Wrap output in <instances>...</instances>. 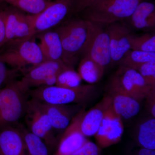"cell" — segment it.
I'll list each match as a JSON object with an SVG mask.
<instances>
[{
	"mask_svg": "<svg viewBox=\"0 0 155 155\" xmlns=\"http://www.w3.org/2000/svg\"><path fill=\"white\" fill-rule=\"evenodd\" d=\"M144 0H96L81 12L83 19L110 24L129 18Z\"/></svg>",
	"mask_w": 155,
	"mask_h": 155,
	"instance_id": "6da1fadb",
	"label": "cell"
},
{
	"mask_svg": "<svg viewBox=\"0 0 155 155\" xmlns=\"http://www.w3.org/2000/svg\"><path fill=\"white\" fill-rule=\"evenodd\" d=\"M94 84H81L74 88L52 85L41 86L30 89L28 94L32 99L51 104H82L91 100L97 93Z\"/></svg>",
	"mask_w": 155,
	"mask_h": 155,
	"instance_id": "7a4b0ae2",
	"label": "cell"
},
{
	"mask_svg": "<svg viewBox=\"0 0 155 155\" xmlns=\"http://www.w3.org/2000/svg\"><path fill=\"white\" fill-rule=\"evenodd\" d=\"M90 21L73 19L65 22L54 29L61 38L63 50L62 60L73 68L78 57L82 54L86 43Z\"/></svg>",
	"mask_w": 155,
	"mask_h": 155,
	"instance_id": "3957f363",
	"label": "cell"
},
{
	"mask_svg": "<svg viewBox=\"0 0 155 155\" xmlns=\"http://www.w3.org/2000/svg\"><path fill=\"white\" fill-rule=\"evenodd\" d=\"M29 91L14 80L0 89V128L12 126L24 115Z\"/></svg>",
	"mask_w": 155,
	"mask_h": 155,
	"instance_id": "277c9868",
	"label": "cell"
},
{
	"mask_svg": "<svg viewBox=\"0 0 155 155\" xmlns=\"http://www.w3.org/2000/svg\"><path fill=\"white\" fill-rule=\"evenodd\" d=\"M35 36L6 43L0 50V61L17 69L36 66L45 61Z\"/></svg>",
	"mask_w": 155,
	"mask_h": 155,
	"instance_id": "5b68a950",
	"label": "cell"
},
{
	"mask_svg": "<svg viewBox=\"0 0 155 155\" xmlns=\"http://www.w3.org/2000/svg\"><path fill=\"white\" fill-rule=\"evenodd\" d=\"M108 90L109 93L127 95L140 102L155 88L149 85L137 70L120 66L111 78Z\"/></svg>",
	"mask_w": 155,
	"mask_h": 155,
	"instance_id": "8992f818",
	"label": "cell"
},
{
	"mask_svg": "<svg viewBox=\"0 0 155 155\" xmlns=\"http://www.w3.org/2000/svg\"><path fill=\"white\" fill-rule=\"evenodd\" d=\"M24 115L29 131L41 139L49 149L55 146L54 129L41 103L32 98L27 101Z\"/></svg>",
	"mask_w": 155,
	"mask_h": 155,
	"instance_id": "52a82bcc",
	"label": "cell"
},
{
	"mask_svg": "<svg viewBox=\"0 0 155 155\" xmlns=\"http://www.w3.org/2000/svg\"><path fill=\"white\" fill-rule=\"evenodd\" d=\"M102 25L90 22L87 38L82 54L89 56L105 68L111 63L110 49L107 32Z\"/></svg>",
	"mask_w": 155,
	"mask_h": 155,
	"instance_id": "ba28073f",
	"label": "cell"
},
{
	"mask_svg": "<svg viewBox=\"0 0 155 155\" xmlns=\"http://www.w3.org/2000/svg\"><path fill=\"white\" fill-rule=\"evenodd\" d=\"M69 67L61 60L45 61L31 67L20 81L28 90L35 87L52 86L55 85L58 75Z\"/></svg>",
	"mask_w": 155,
	"mask_h": 155,
	"instance_id": "9c48e42d",
	"label": "cell"
},
{
	"mask_svg": "<svg viewBox=\"0 0 155 155\" xmlns=\"http://www.w3.org/2000/svg\"><path fill=\"white\" fill-rule=\"evenodd\" d=\"M6 43L30 38L36 35L34 15H26L14 7L4 11Z\"/></svg>",
	"mask_w": 155,
	"mask_h": 155,
	"instance_id": "30bf717a",
	"label": "cell"
},
{
	"mask_svg": "<svg viewBox=\"0 0 155 155\" xmlns=\"http://www.w3.org/2000/svg\"><path fill=\"white\" fill-rule=\"evenodd\" d=\"M74 0H55L39 14L34 15L35 34L55 27L72 14Z\"/></svg>",
	"mask_w": 155,
	"mask_h": 155,
	"instance_id": "8fae6325",
	"label": "cell"
},
{
	"mask_svg": "<svg viewBox=\"0 0 155 155\" xmlns=\"http://www.w3.org/2000/svg\"><path fill=\"white\" fill-rule=\"evenodd\" d=\"M123 132L122 119L114 112L111 103L94 135L97 145L106 148L116 144L121 140Z\"/></svg>",
	"mask_w": 155,
	"mask_h": 155,
	"instance_id": "7c38bea8",
	"label": "cell"
},
{
	"mask_svg": "<svg viewBox=\"0 0 155 155\" xmlns=\"http://www.w3.org/2000/svg\"><path fill=\"white\" fill-rule=\"evenodd\" d=\"M109 25L106 30L110 41L111 63H120L123 57L131 50V32L126 24L120 21Z\"/></svg>",
	"mask_w": 155,
	"mask_h": 155,
	"instance_id": "4fadbf2b",
	"label": "cell"
},
{
	"mask_svg": "<svg viewBox=\"0 0 155 155\" xmlns=\"http://www.w3.org/2000/svg\"><path fill=\"white\" fill-rule=\"evenodd\" d=\"M84 111H81L72 118L65 130L55 155H72L87 140L80 129L81 117Z\"/></svg>",
	"mask_w": 155,
	"mask_h": 155,
	"instance_id": "5bb4252c",
	"label": "cell"
},
{
	"mask_svg": "<svg viewBox=\"0 0 155 155\" xmlns=\"http://www.w3.org/2000/svg\"><path fill=\"white\" fill-rule=\"evenodd\" d=\"M111 103L110 96L107 95L89 110L84 112L81 119L80 127L84 136H94Z\"/></svg>",
	"mask_w": 155,
	"mask_h": 155,
	"instance_id": "9a60e30c",
	"label": "cell"
},
{
	"mask_svg": "<svg viewBox=\"0 0 155 155\" xmlns=\"http://www.w3.org/2000/svg\"><path fill=\"white\" fill-rule=\"evenodd\" d=\"M25 155L21 130L12 126L0 128V155Z\"/></svg>",
	"mask_w": 155,
	"mask_h": 155,
	"instance_id": "2e32d148",
	"label": "cell"
},
{
	"mask_svg": "<svg viewBox=\"0 0 155 155\" xmlns=\"http://www.w3.org/2000/svg\"><path fill=\"white\" fill-rule=\"evenodd\" d=\"M38 34V44L45 61H62L63 47L58 32L50 29Z\"/></svg>",
	"mask_w": 155,
	"mask_h": 155,
	"instance_id": "e0dca14e",
	"label": "cell"
},
{
	"mask_svg": "<svg viewBox=\"0 0 155 155\" xmlns=\"http://www.w3.org/2000/svg\"><path fill=\"white\" fill-rule=\"evenodd\" d=\"M114 112L121 119H130L140 111V102L132 97L118 93H109Z\"/></svg>",
	"mask_w": 155,
	"mask_h": 155,
	"instance_id": "ac0fdd59",
	"label": "cell"
},
{
	"mask_svg": "<svg viewBox=\"0 0 155 155\" xmlns=\"http://www.w3.org/2000/svg\"><path fill=\"white\" fill-rule=\"evenodd\" d=\"M41 103L54 129L65 130L72 121L73 114L72 109L67 105Z\"/></svg>",
	"mask_w": 155,
	"mask_h": 155,
	"instance_id": "d6986e66",
	"label": "cell"
},
{
	"mask_svg": "<svg viewBox=\"0 0 155 155\" xmlns=\"http://www.w3.org/2000/svg\"><path fill=\"white\" fill-rule=\"evenodd\" d=\"M132 25L141 29L154 27L155 6L150 2L142 1L138 4L129 17Z\"/></svg>",
	"mask_w": 155,
	"mask_h": 155,
	"instance_id": "ffe728a7",
	"label": "cell"
},
{
	"mask_svg": "<svg viewBox=\"0 0 155 155\" xmlns=\"http://www.w3.org/2000/svg\"><path fill=\"white\" fill-rule=\"evenodd\" d=\"M104 69V67L98 64L89 56L83 54L78 72L82 80L89 84H94L101 79Z\"/></svg>",
	"mask_w": 155,
	"mask_h": 155,
	"instance_id": "44dd1931",
	"label": "cell"
},
{
	"mask_svg": "<svg viewBox=\"0 0 155 155\" xmlns=\"http://www.w3.org/2000/svg\"><path fill=\"white\" fill-rule=\"evenodd\" d=\"M137 141L140 147L155 150V118L147 119L139 126Z\"/></svg>",
	"mask_w": 155,
	"mask_h": 155,
	"instance_id": "7402d4cb",
	"label": "cell"
},
{
	"mask_svg": "<svg viewBox=\"0 0 155 155\" xmlns=\"http://www.w3.org/2000/svg\"><path fill=\"white\" fill-rule=\"evenodd\" d=\"M20 130L27 155H49V149L41 139L25 129Z\"/></svg>",
	"mask_w": 155,
	"mask_h": 155,
	"instance_id": "603a6c76",
	"label": "cell"
},
{
	"mask_svg": "<svg viewBox=\"0 0 155 155\" xmlns=\"http://www.w3.org/2000/svg\"><path fill=\"white\" fill-rule=\"evenodd\" d=\"M150 62H155V53L130 50L120 61V66L135 69L139 66Z\"/></svg>",
	"mask_w": 155,
	"mask_h": 155,
	"instance_id": "cb8c5ba5",
	"label": "cell"
},
{
	"mask_svg": "<svg viewBox=\"0 0 155 155\" xmlns=\"http://www.w3.org/2000/svg\"><path fill=\"white\" fill-rule=\"evenodd\" d=\"M22 11L36 15L43 11L51 2L47 0H2Z\"/></svg>",
	"mask_w": 155,
	"mask_h": 155,
	"instance_id": "d4e9b609",
	"label": "cell"
},
{
	"mask_svg": "<svg viewBox=\"0 0 155 155\" xmlns=\"http://www.w3.org/2000/svg\"><path fill=\"white\" fill-rule=\"evenodd\" d=\"M130 41L131 50L155 53L154 34L147 33L140 36H136L131 34Z\"/></svg>",
	"mask_w": 155,
	"mask_h": 155,
	"instance_id": "484cf974",
	"label": "cell"
},
{
	"mask_svg": "<svg viewBox=\"0 0 155 155\" xmlns=\"http://www.w3.org/2000/svg\"><path fill=\"white\" fill-rule=\"evenodd\" d=\"M81 77L72 67L64 69L58 75L55 85L65 88H74L80 86Z\"/></svg>",
	"mask_w": 155,
	"mask_h": 155,
	"instance_id": "4316f807",
	"label": "cell"
},
{
	"mask_svg": "<svg viewBox=\"0 0 155 155\" xmlns=\"http://www.w3.org/2000/svg\"><path fill=\"white\" fill-rule=\"evenodd\" d=\"M149 85L155 88V62L145 63L136 68Z\"/></svg>",
	"mask_w": 155,
	"mask_h": 155,
	"instance_id": "83f0119b",
	"label": "cell"
},
{
	"mask_svg": "<svg viewBox=\"0 0 155 155\" xmlns=\"http://www.w3.org/2000/svg\"><path fill=\"white\" fill-rule=\"evenodd\" d=\"M100 147L94 143L87 140L72 155H100Z\"/></svg>",
	"mask_w": 155,
	"mask_h": 155,
	"instance_id": "f1b7e54d",
	"label": "cell"
},
{
	"mask_svg": "<svg viewBox=\"0 0 155 155\" xmlns=\"http://www.w3.org/2000/svg\"><path fill=\"white\" fill-rule=\"evenodd\" d=\"M15 75V71L8 69L6 64L0 61V87L13 80Z\"/></svg>",
	"mask_w": 155,
	"mask_h": 155,
	"instance_id": "f546056e",
	"label": "cell"
},
{
	"mask_svg": "<svg viewBox=\"0 0 155 155\" xmlns=\"http://www.w3.org/2000/svg\"><path fill=\"white\" fill-rule=\"evenodd\" d=\"M96 0H74L72 14L81 13Z\"/></svg>",
	"mask_w": 155,
	"mask_h": 155,
	"instance_id": "4dcf8cb0",
	"label": "cell"
},
{
	"mask_svg": "<svg viewBox=\"0 0 155 155\" xmlns=\"http://www.w3.org/2000/svg\"><path fill=\"white\" fill-rule=\"evenodd\" d=\"M6 43L5 28L4 11H0V50Z\"/></svg>",
	"mask_w": 155,
	"mask_h": 155,
	"instance_id": "1f68e13d",
	"label": "cell"
},
{
	"mask_svg": "<svg viewBox=\"0 0 155 155\" xmlns=\"http://www.w3.org/2000/svg\"><path fill=\"white\" fill-rule=\"evenodd\" d=\"M146 99L148 110L152 117L155 118V90L153 91Z\"/></svg>",
	"mask_w": 155,
	"mask_h": 155,
	"instance_id": "d6a6232c",
	"label": "cell"
},
{
	"mask_svg": "<svg viewBox=\"0 0 155 155\" xmlns=\"http://www.w3.org/2000/svg\"><path fill=\"white\" fill-rule=\"evenodd\" d=\"M136 155H155V150L141 147L137 152Z\"/></svg>",
	"mask_w": 155,
	"mask_h": 155,
	"instance_id": "836d02e7",
	"label": "cell"
},
{
	"mask_svg": "<svg viewBox=\"0 0 155 155\" xmlns=\"http://www.w3.org/2000/svg\"><path fill=\"white\" fill-rule=\"evenodd\" d=\"M25 155H26V154H25Z\"/></svg>",
	"mask_w": 155,
	"mask_h": 155,
	"instance_id": "e575fe53",
	"label": "cell"
}]
</instances>
